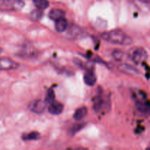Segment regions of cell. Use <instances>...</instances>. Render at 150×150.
Listing matches in <instances>:
<instances>
[{"label":"cell","mask_w":150,"mask_h":150,"mask_svg":"<svg viewBox=\"0 0 150 150\" xmlns=\"http://www.w3.org/2000/svg\"><path fill=\"white\" fill-rule=\"evenodd\" d=\"M84 32L79 26L76 25H71L67 29V35L70 39H77L81 38Z\"/></svg>","instance_id":"52a82bcc"},{"label":"cell","mask_w":150,"mask_h":150,"mask_svg":"<svg viewBox=\"0 0 150 150\" xmlns=\"http://www.w3.org/2000/svg\"><path fill=\"white\" fill-rule=\"evenodd\" d=\"M67 27H68V23H67V21L64 18L59 19V20L56 21L55 29L57 32H64L65 30H67Z\"/></svg>","instance_id":"8fae6325"},{"label":"cell","mask_w":150,"mask_h":150,"mask_svg":"<svg viewBox=\"0 0 150 150\" xmlns=\"http://www.w3.org/2000/svg\"><path fill=\"white\" fill-rule=\"evenodd\" d=\"M63 108H64V106L61 103L54 101L48 105V112L53 115H59L62 114Z\"/></svg>","instance_id":"ba28073f"},{"label":"cell","mask_w":150,"mask_h":150,"mask_svg":"<svg viewBox=\"0 0 150 150\" xmlns=\"http://www.w3.org/2000/svg\"><path fill=\"white\" fill-rule=\"evenodd\" d=\"M21 0H0V10L1 11H18L24 6Z\"/></svg>","instance_id":"7a4b0ae2"},{"label":"cell","mask_w":150,"mask_h":150,"mask_svg":"<svg viewBox=\"0 0 150 150\" xmlns=\"http://www.w3.org/2000/svg\"><path fill=\"white\" fill-rule=\"evenodd\" d=\"M18 63L7 57H0V70H10L18 68Z\"/></svg>","instance_id":"8992f818"},{"label":"cell","mask_w":150,"mask_h":150,"mask_svg":"<svg viewBox=\"0 0 150 150\" xmlns=\"http://www.w3.org/2000/svg\"><path fill=\"white\" fill-rule=\"evenodd\" d=\"M47 103L45 100H35L32 101L28 105V108L29 111L35 114H42L46 108Z\"/></svg>","instance_id":"5b68a950"},{"label":"cell","mask_w":150,"mask_h":150,"mask_svg":"<svg viewBox=\"0 0 150 150\" xmlns=\"http://www.w3.org/2000/svg\"><path fill=\"white\" fill-rule=\"evenodd\" d=\"M42 16H43V12L42 10H39V9H35V10H33L31 12L29 17L32 21H37L40 20L42 18Z\"/></svg>","instance_id":"2e32d148"},{"label":"cell","mask_w":150,"mask_h":150,"mask_svg":"<svg viewBox=\"0 0 150 150\" xmlns=\"http://www.w3.org/2000/svg\"><path fill=\"white\" fill-rule=\"evenodd\" d=\"M40 138V134L36 131L30 132V133H27V134H24L22 136V139L25 141H35L38 140Z\"/></svg>","instance_id":"9a60e30c"},{"label":"cell","mask_w":150,"mask_h":150,"mask_svg":"<svg viewBox=\"0 0 150 150\" xmlns=\"http://www.w3.org/2000/svg\"><path fill=\"white\" fill-rule=\"evenodd\" d=\"M2 51H3V50H2V48H0V54H1V53H2Z\"/></svg>","instance_id":"44dd1931"},{"label":"cell","mask_w":150,"mask_h":150,"mask_svg":"<svg viewBox=\"0 0 150 150\" xmlns=\"http://www.w3.org/2000/svg\"><path fill=\"white\" fill-rule=\"evenodd\" d=\"M93 108L97 113L107 111L110 108V103L108 100H106L101 95H98L94 101Z\"/></svg>","instance_id":"277c9868"},{"label":"cell","mask_w":150,"mask_h":150,"mask_svg":"<svg viewBox=\"0 0 150 150\" xmlns=\"http://www.w3.org/2000/svg\"><path fill=\"white\" fill-rule=\"evenodd\" d=\"M120 70H121L122 72H124V73H128V74H132V75H136L139 73L138 72V70H136L134 67L131 65H129V64H121L120 66Z\"/></svg>","instance_id":"5bb4252c"},{"label":"cell","mask_w":150,"mask_h":150,"mask_svg":"<svg viewBox=\"0 0 150 150\" xmlns=\"http://www.w3.org/2000/svg\"><path fill=\"white\" fill-rule=\"evenodd\" d=\"M33 4H35L37 9L39 10H45V9L48 8L49 7V1H46V0H34Z\"/></svg>","instance_id":"e0dca14e"},{"label":"cell","mask_w":150,"mask_h":150,"mask_svg":"<svg viewBox=\"0 0 150 150\" xmlns=\"http://www.w3.org/2000/svg\"><path fill=\"white\" fill-rule=\"evenodd\" d=\"M112 56L117 61H122L125 57V54L123 51L120 50H114L112 52Z\"/></svg>","instance_id":"ffe728a7"},{"label":"cell","mask_w":150,"mask_h":150,"mask_svg":"<svg viewBox=\"0 0 150 150\" xmlns=\"http://www.w3.org/2000/svg\"><path fill=\"white\" fill-rule=\"evenodd\" d=\"M136 108L140 112L144 114H150V103L142 101V102L136 103Z\"/></svg>","instance_id":"7c38bea8"},{"label":"cell","mask_w":150,"mask_h":150,"mask_svg":"<svg viewBox=\"0 0 150 150\" xmlns=\"http://www.w3.org/2000/svg\"><path fill=\"white\" fill-rule=\"evenodd\" d=\"M129 56L135 64H140V63L143 62L148 57V54L146 50L141 47L133 48L132 51H130Z\"/></svg>","instance_id":"3957f363"},{"label":"cell","mask_w":150,"mask_h":150,"mask_svg":"<svg viewBox=\"0 0 150 150\" xmlns=\"http://www.w3.org/2000/svg\"><path fill=\"white\" fill-rule=\"evenodd\" d=\"M86 114H87V108L84 106L81 107L75 111L73 114V119L76 121H80L86 117Z\"/></svg>","instance_id":"4fadbf2b"},{"label":"cell","mask_w":150,"mask_h":150,"mask_svg":"<svg viewBox=\"0 0 150 150\" xmlns=\"http://www.w3.org/2000/svg\"><path fill=\"white\" fill-rule=\"evenodd\" d=\"M101 38L106 42L117 45H128L133 42L132 38L120 29H114L103 32Z\"/></svg>","instance_id":"6da1fadb"},{"label":"cell","mask_w":150,"mask_h":150,"mask_svg":"<svg viewBox=\"0 0 150 150\" xmlns=\"http://www.w3.org/2000/svg\"><path fill=\"white\" fill-rule=\"evenodd\" d=\"M55 99V93H54V89H48V92H47L46 96H45V101L47 104H51V103H53Z\"/></svg>","instance_id":"ac0fdd59"},{"label":"cell","mask_w":150,"mask_h":150,"mask_svg":"<svg viewBox=\"0 0 150 150\" xmlns=\"http://www.w3.org/2000/svg\"><path fill=\"white\" fill-rule=\"evenodd\" d=\"M85 126V124H76L70 129L69 130V134H70L71 136H73L75 135L76 133H77L78 132L80 131L81 130H82L83 127Z\"/></svg>","instance_id":"d6986e66"},{"label":"cell","mask_w":150,"mask_h":150,"mask_svg":"<svg viewBox=\"0 0 150 150\" xmlns=\"http://www.w3.org/2000/svg\"><path fill=\"white\" fill-rule=\"evenodd\" d=\"M83 81H84V83L88 86H94L97 81V77L95 73L90 70L86 71L83 76Z\"/></svg>","instance_id":"9c48e42d"},{"label":"cell","mask_w":150,"mask_h":150,"mask_svg":"<svg viewBox=\"0 0 150 150\" xmlns=\"http://www.w3.org/2000/svg\"><path fill=\"white\" fill-rule=\"evenodd\" d=\"M64 15H65V13H64V10H61V9L54 8L52 9L49 12V13H48V17L51 20L57 21L59 20V19L63 18Z\"/></svg>","instance_id":"30bf717a"},{"label":"cell","mask_w":150,"mask_h":150,"mask_svg":"<svg viewBox=\"0 0 150 150\" xmlns=\"http://www.w3.org/2000/svg\"><path fill=\"white\" fill-rule=\"evenodd\" d=\"M146 150H150V147L149 148H147V149H146Z\"/></svg>","instance_id":"7402d4cb"}]
</instances>
